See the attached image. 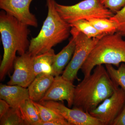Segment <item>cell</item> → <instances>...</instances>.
<instances>
[{
    "label": "cell",
    "instance_id": "obj_5",
    "mask_svg": "<svg viewBox=\"0 0 125 125\" xmlns=\"http://www.w3.org/2000/svg\"><path fill=\"white\" fill-rule=\"evenodd\" d=\"M55 7L61 17L69 24L80 20L109 19L114 14L99 0H84L70 6L60 4L56 2Z\"/></svg>",
    "mask_w": 125,
    "mask_h": 125
},
{
    "label": "cell",
    "instance_id": "obj_2",
    "mask_svg": "<svg viewBox=\"0 0 125 125\" xmlns=\"http://www.w3.org/2000/svg\"><path fill=\"white\" fill-rule=\"evenodd\" d=\"M93 71L75 86L74 92L73 108L88 113L112 96L117 87L103 65L96 66Z\"/></svg>",
    "mask_w": 125,
    "mask_h": 125
},
{
    "label": "cell",
    "instance_id": "obj_19",
    "mask_svg": "<svg viewBox=\"0 0 125 125\" xmlns=\"http://www.w3.org/2000/svg\"><path fill=\"white\" fill-rule=\"evenodd\" d=\"M89 21L98 31L105 35L116 32L117 26L116 23L110 19L94 18Z\"/></svg>",
    "mask_w": 125,
    "mask_h": 125
},
{
    "label": "cell",
    "instance_id": "obj_7",
    "mask_svg": "<svg viewBox=\"0 0 125 125\" xmlns=\"http://www.w3.org/2000/svg\"><path fill=\"white\" fill-rule=\"evenodd\" d=\"M125 103V92L120 87H116L112 96L106 99L89 113L98 119L102 125H112Z\"/></svg>",
    "mask_w": 125,
    "mask_h": 125
},
{
    "label": "cell",
    "instance_id": "obj_4",
    "mask_svg": "<svg viewBox=\"0 0 125 125\" xmlns=\"http://www.w3.org/2000/svg\"><path fill=\"white\" fill-rule=\"evenodd\" d=\"M118 33L105 35L98 40L81 70L84 77L98 65L111 64L117 67L125 63V40Z\"/></svg>",
    "mask_w": 125,
    "mask_h": 125
},
{
    "label": "cell",
    "instance_id": "obj_17",
    "mask_svg": "<svg viewBox=\"0 0 125 125\" xmlns=\"http://www.w3.org/2000/svg\"><path fill=\"white\" fill-rule=\"evenodd\" d=\"M71 27H74L89 38H101L105 34L98 31L87 20H80L70 24Z\"/></svg>",
    "mask_w": 125,
    "mask_h": 125
},
{
    "label": "cell",
    "instance_id": "obj_12",
    "mask_svg": "<svg viewBox=\"0 0 125 125\" xmlns=\"http://www.w3.org/2000/svg\"><path fill=\"white\" fill-rule=\"evenodd\" d=\"M0 99L9 104L10 107H19L25 101L30 99L28 89L19 85H0Z\"/></svg>",
    "mask_w": 125,
    "mask_h": 125
},
{
    "label": "cell",
    "instance_id": "obj_8",
    "mask_svg": "<svg viewBox=\"0 0 125 125\" xmlns=\"http://www.w3.org/2000/svg\"><path fill=\"white\" fill-rule=\"evenodd\" d=\"M40 104L49 108L60 115L70 125H102L98 119L92 116L89 113L78 108L66 107L57 101H41Z\"/></svg>",
    "mask_w": 125,
    "mask_h": 125
},
{
    "label": "cell",
    "instance_id": "obj_20",
    "mask_svg": "<svg viewBox=\"0 0 125 125\" xmlns=\"http://www.w3.org/2000/svg\"><path fill=\"white\" fill-rule=\"evenodd\" d=\"M0 125H25L19 107H10L0 118Z\"/></svg>",
    "mask_w": 125,
    "mask_h": 125
},
{
    "label": "cell",
    "instance_id": "obj_3",
    "mask_svg": "<svg viewBox=\"0 0 125 125\" xmlns=\"http://www.w3.org/2000/svg\"><path fill=\"white\" fill-rule=\"evenodd\" d=\"M55 0H46L47 15L38 35L32 38L28 52L33 56L43 54L53 47L66 40L71 27L58 13Z\"/></svg>",
    "mask_w": 125,
    "mask_h": 125
},
{
    "label": "cell",
    "instance_id": "obj_6",
    "mask_svg": "<svg viewBox=\"0 0 125 125\" xmlns=\"http://www.w3.org/2000/svg\"><path fill=\"white\" fill-rule=\"evenodd\" d=\"M71 34L75 40V49L71 60L65 68L62 76L73 83L75 80H79L77 75L78 71L101 38H89L74 27H71Z\"/></svg>",
    "mask_w": 125,
    "mask_h": 125
},
{
    "label": "cell",
    "instance_id": "obj_14",
    "mask_svg": "<svg viewBox=\"0 0 125 125\" xmlns=\"http://www.w3.org/2000/svg\"><path fill=\"white\" fill-rule=\"evenodd\" d=\"M75 47V42L72 37L68 44L59 53L55 54L52 64V75L54 77L60 75L68 64L73 54Z\"/></svg>",
    "mask_w": 125,
    "mask_h": 125
},
{
    "label": "cell",
    "instance_id": "obj_10",
    "mask_svg": "<svg viewBox=\"0 0 125 125\" xmlns=\"http://www.w3.org/2000/svg\"><path fill=\"white\" fill-rule=\"evenodd\" d=\"M33 0H0V8L23 23L37 28L36 16L30 12V6Z\"/></svg>",
    "mask_w": 125,
    "mask_h": 125
},
{
    "label": "cell",
    "instance_id": "obj_24",
    "mask_svg": "<svg viewBox=\"0 0 125 125\" xmlns=\"http://www.w3.org/2000/svg\"><path fill=\"white\" fill-rule=\"evenodd\" d=\"M112 125H125V103L120 113L114 120Z\"/></svg>",
    "mask_w": 125,
    "mask_h": 125
},
{
    "label": "cell",
    "instance_id": "obj_11",
    "mask_svg": "<svg viewBox=\"0 0 125 125\" xmlns=\"http://www.w3.org/2000/svg\"><path fill=\"white\" fill-rule=\"evenodd\" d=\"M75 87L73 83L65 79L62 76H55L51 86L40 102L66 101L68 107H71Z\"/></svg>",
    "mask_w": 125,
    "mask_h": 125
},
{
    "label": "cell",
    "instance_id": "obj_1",
    "mask_svg": "<svg viewBox=\"0 0 125 125\" xmlns=\"http://www.w3.org/2000/svg\"><path fill=\"white\" fill-rule=\"evenodd\" d=\"M29 26L2 10L0 12V33L4 54L0 66L2 80L14 66L18 52L20 55L28 50L30 43Z\"/></svg>",
    "mask_w": 125,
    "mask_h": 125
},
{
    "label": "cell",
    "instance_id": "obj_22",
    "mask_svg": "<svg viewBox=\"0 0 125 125\" xmlns=\"http://www.w3.org/2000/svg\"><path fill=\"white\" fill-rule=\"evenodd\" d=\"M109 19L116 23V32L123 37H125V5Z\"/></svg>",
    "mask_w": 125,
    "mask_h": 125
},
{
    "label": "cell",
    "instance_id": "obj_23",
    "mask_svg": "<svg viewBox=\"0 0 125 125\" xmlns=\"http://www.w3.org/2000/svg\"><path fill=\"white\" fill-rule=\"evenodd\" d=\"M106 8L115 13L125 5V0H99Z\"/></svg>",
    "mask_w": 125,
    "mask_h": 125
},
{
    "label": "cell",
    "instance_id": "obj_13",
    "mask_svg": "<svg viewBox=\"0 0 125 125\" xmlns=\"http://www.w3.org/2000/svg\"><path fill=\"white\" fill-rule=\"evenodd\" d=\"M54 79L53 75L47 74H40L36 76L28 87L30 99L34 102H40L51 86Z\"/></svg>",
    "mask_w": 125,
    "mask_h": 125
},
{
    "label": "cell",
    "instance_id": "obj_25",
    "mask_svg": "<svg viewBox=\"0 0 125 125\" xmlns=\"http://www.w3.org/2000/svg\"><path fill=\"white\" fill-rule=\"evenodd\" d=\"M10 107V106L6 101L0 99V118L7 112Z\"/></svg>",
    "mask_w": 125,
    "mask_h": 125
},
{
    "label": "cell",
    "instance_id": "obj_15",
    "mask_svg": "<svg viewBox=\"0 0 125 125\" xmlns=\"http://www.w3.org/2000/svg\"><path fill=\"white\" fill-rule=\"evenodd\" d=\"M55 54L54 49H52L33 57V70L36 76L42 74L52 75V64Z\"/></svg>",
    "mask_w": 125,
    "mask_h": 125
},
{
    "label": "cell",
    "instance_id": "obj_16",
    "mask_svg": "<svg viewBox=\"0 0 125 125\" xmlns=\"http://www.w3.org/2000/svg\"><path fill=\"white\" fill-rule=\"evenodd\" d=\"M19 108L25 125H38L41 122L37 108L31 99L25 101Z\"/></svg>",
    "mask_w": 125,
    "mask_h": 125
},
{
    "label": "cell",
    "instance_id": "obj_9",
    "mask_svg": "<svg viewBox=\"0 0 125 125\" xmlns=\"http://www.w3.org/2000/svg\"><path fill=\"white\" fill-rule=\"evenodd\" d=\"M33 60V56L28 51L16 57L14 62V72L8 85L28 87L36 77L34 72Z\"/></svg>",
    "mask_w": 125,
    "mask_h": 125
},
{
    "label": "cell",
    "instance_id": "obj_21",
    "mask_svg": "<svg viewBox=\"0 0 125 125\" xmlns=\"http://www.w3.org/2000/svg\"><path fill=\"white\" fill-rule=\"evenodd\" d=\"M33 102L38 112L42 122H49L65 120L60 115L49 108L38 102L33 101Z\"/></svg>",
    "mask_w": 125,
    "mask_h": 125
},
{
    "label": "cell",
    "instance_id": "obj_18",
    "mask_svg": "<svg viewBox=\"0 0 125 125\" xmlns=\"http://www.w3.org/2000/svg\"><path fill=\"white\" fill-rule=\"evenodd\" d=\"M111 79L117 87H120L125 93V64L121 63L117 69L111 64L105 65Z\"/></svg>",
    "mask_w": 125,
    "mask_h": 125
}]
</instances>
